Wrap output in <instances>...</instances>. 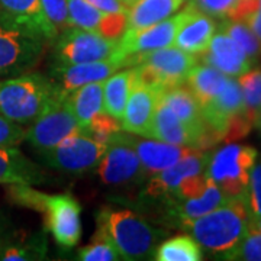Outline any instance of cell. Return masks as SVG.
I'll list each match as a JSON object with an SVG mask.
<instances>
[{
    "instance_id": "ffe728a7",
    "label": "cell",
    "mask_w": 261,
    "mask_h": 261,
    "mask_svg": "<svg viewBox=\"0 0 261 261\" xmlns=\"http://www.w3.org/2000/svg\"><path fill=\"white\" fill-rule=\"evenodd\" d=\"M45 173L18 147H0V185H42Z\"/></svg>"
},
{
    "instance_id": "e575fe53",
    "label": "cell",
    "mask_w": 261,
    "mask_h": 261,
    "mask_svg": "<svg viewBox=\"0 0 261 261\" xmlns=\"http://www.w3.org/2000/svg\"><path fill=\"white\" fill-rule=\"evenodd\" d=\"M121 129L122 126L119 125V121L112 118L106 112L97 113L93 119L89 122V125L84 128V130L89 135H92L94 140L102 141V142H108L113 134L119 132Z\"/></svg>"
},
{
    "instance_id": "8992f818",
    "label": "cell",
    "mask_w": 261,
    "mask_h": 261,
    "mask_svg": "<svg viewBox=\"0 0 261 261\" xmlns=\"http://www.w3.org/2000/svg\"><path fill=\"white\" fill-rule=\"evenodd\" d=\"M68 94L58 89L47 108L35 121L31 122V126L27 129L25 141L38 154L45 152L68 135L83 129L75 119Z\"/></svg>"
},
{
    "instance_id": "d6a6232c",
    "label": "cell",
    "mask_w": 261,
    "mask_h": 261,
    "mask_svg": "<svg viewBox=\"0 0 261 261\" xmlns=\"http://www.w3.org/2000/svg\"><path fill=\"white\" fill-rule=\"evenodd\" d=\"M238 83L243 90L245 109L254 119L255 112L261 108V68H250L240 75Z\"/></svg>"
},
{
    "instance_id": "d4e9b609",
    "label": "cell",
    "mask_w": 261,
    "mask_h": 261,
    "mask_svg": "<svg viewBox=\"0 0 261 261\" xmlns=\"http://www.w3.org/2000/svg\"><path fill=\"white\" fill-rule=\"evenodd\" d=\"M229 75L224 74L222 71L216 70L215 67L207 64H196L192 71L187 75L185 86L195 96L200 108L214 99L225 87Z\"/></svg>"
},
{
    "instance_id": "74e56055",
    "label": "cell",
    "mask_w": 261,
    "mask_h": 261,
    "mask_svg": "<svg viewBox=\"0 0 261 261\" xmlns=\"http://www.w3.org/2000/svg\"><path fill=\"white\" fill-rule=\"evenodd\" d=\"M25 135L27 129L23 125L0 113V147H18L25 141Z\"/></svg>"
},
{
    "instance_id": "8fae6325",
    "label": "cell",
    "mask_w": 261,
    "mask_h": 261,
    "mask_svg": "<svg viewBox=\"0 0 261 261\" xmlns=\"http://www.w3.org/2000/svg\"><path fill=\"white\" fill-rule=\"evenodd\" d=\"M209 159L203 149L192 148L177 163L149 177L140 193L142 206L154 207L173 195L185 178L205 173Z\"/></svg>"
},
{
    "instance_id": "4fadbf2b",
    "label": "cell",
    "mask_w": 261,
    "mask_h": 261,
    "mask_svg": "<svg viewBox=\"0 0 261 261\" xmlns=\"http://www.w3.org/2000/svg\"><path fill=\"white\" fill-rule=\"evenodd\" d=\"M82 207L68 193L47 195L41 214L45 216V229L51 232L56 243L63 248L75 247L82 237Z\"/></svg>"
},
{
    "instance_id": "4dcf8cb0",
    "label": "cell",
    "mask_w": 261,
    "mask_h": 261,
    "mask_svg": "<svg viewBox=\"0 0 261 261\" xmlns=\"http://www.w3.org/2000/svg\"><path fill=\"white\" fill-rule=\"evenodd\" d=\"M226 18L244 22L261 41V0H237Z\"/></svg>"
},
{
    "instance_id": "277c9868",
    "label": "cell",
    "mask_w": 261,
    "mask_h": 261,
    "mask_svg": "<svg viewBox=\"0 0 261 261\" xmlns=\"http://www.w3.org/2000/svg\"><path fill=\"white\" fill-rule=\"evenodd\" d=\"M125 64L126 68L132 67L137 82L163 92L185 84L189 73L197 64V57L177 47H166L128 57Z\"/></svg>"
},
{
    "instance_id": "7c38bea8",
    "label": "cell",
    "mask_w": 261,
    "mask_h": 261,
    "mask_svg": "<svg viewBox=\"0 0 261 261\" xmlns=\"http://www.w3.org/2000/svg\"><path fill=\"white\" fill-rule=\"evenodd\" d=\"M190 9L192 6L189 3L186 9L178 12L177 15H171L170 18L164 19L159 23H154L142 29L125 31L121 37V41H118V47L113 53V57L119 58L125 63L128 57L160 49V48L171 47L174 44L178 29L181 28V25L189 16Z\"/></svg>"
},
{
    "instance_id": "7bdbcfd3",
    "label": "cell",
    "mask_w": 261,
    "mask_h": 261,
    "mask_svg": "<svg viewBox=\"0 0 261 261\" xmlns=\"http://www.w3.org/2000/svg\"><path fill=\"white\" fill-rule=\"evenodd\" d=\"M254 224L257 225V228H258V229L261 231V218H258L257 221H254Z\"/></svg>"
},
{
    "instance_id": "9a60e30c",
    "label": "cell",
    "mask_w": 261,
    "mask_h": 261,
    "mask_svg": "<svg viewBox=\"0 0 261 261\" xmlns=\"http://www.w3.org/2000/svg\"><path fill=\"white\" fill-rule=\"evenodd\" d=\"M200 109L206 126L214 135L216 142L224 141L231 121L237 115L247 111L240 83L229 77L221 93L216 94L214 99H211Z\"/></svg>"
},
{
    "instance_id": "ac0fdd59",
    "label": "cell",
    "mask_w": 261,
    "mask_h": 261,
    "mask_svg": "<svg viewBox=\"0 0 261 261\" xmlns=\"http://www.w3.org/2000/svg\"><path fill=\"white\" fill-rule=\"evenodd\" d=\"M200 60L203 64L212 65L229 77L247 73L254 64V61L245 54L243 48L221 29H218L214 35L209 48L203 54H200Z\"/></svg>"
},
{
    "instance_id": "d6986e66",
    "label": "cell",
    "mask_w": 261,
    "mask_h": 261,
    "mask_svg": "<svg viewBox=\"0 0 261 261\" xmlns=\"http://www.w3.org/2000/svg\"><path fill=\"white\" fill-rule=\"evenodd\" d=\"M132 144L137 151V155L144 168V174L148 180L154 174L163 171L164 168L173 166L181 157H185L192 148L180 147L174 144H168L164 141L152 140V138H137L132 137Z\"/></svg>"
},
{
    "instance_id": "5bb4252c",
    "label": "cell",
    "mask_w": 261,
    "mask_h": 261,
    "mask_svg": "<svg viewBox=\"0 0 261 261\" xmlns=\"http://www.w3.org/2000/svg\"><path fill=\"white\" fill-rule=\"evenodd\" d=\"M119 68H125V63L116 58L109 57L106 60L80 63V64H54L51 65L48 77L53 80L60 90L71 93L80 86L93 82H103Z\"/></svg>"
},
{
    "instance_id": "f546056e",
    "label": "cell",
    "mask_w": 261,
    "mask_h": 261,
    "mask_svg": "<svg viewBox=\"0 0 261 261\" xmlns=\"http://www.w3.org/2000/svg\"><path fill=\"white\" fill-rule=\"evenodd\" d=\"M218 29L224 31L225 34H228L229 37L232 38L233 41L243 48L245 54L250 57L254 63L261 56V41L254 35V32L244 22L225 19V20L221 22Z\"/></svg>"
},
{
    "instance_id": "83f0119b",
    "label": "cell",
    "mask_w": 261,
    "mask_h": 261,
    "mask_svg": "<svg viewBox=\"0 0 261 261\" xmlns=\"http://www.w3.org/2000/svg\"><path fill=\"white\" fill-rule=\"evenodd\" d=\"M157 261H199L203 258L202 247L192 235H178L155 248Z\"/></svg>"
},
{
    "instance_id": "4316f807",
    "label": "cell",
    "mask_w": 261,
    "mask_h": 261,
    "mask_svg": "<svg viewBox=\"0 0 261 261\" xmlns=\"http://www.w3.org/2000/svg\"><path fill=\"white\" fill-rule=\"evenodd\" d=\"M103 82L84 84L68 94L75 119L83 129L97 113L103 112Z\"/></svg>"
},
{
    "instance_id": "52a82bcc",
    "label": "cell",
    "mask_w": 261,
    "mask_h": 261,
    "mask_svg": "<svg viewBox=\"0 0 261 261\" xmlns=\"http://www.w3.org/2000/svg\"><path fill=\"white\" fill-rule=\"evenodd\" d=\"M108 142L94 140L84 129L68 135L56 147L38 154L47 167L70 173L82 174L93 170L103 157Z\"/></svg>"
},
{
    "instance_id": "2e32d148",
    "label": "cell",
    "mask_w": 261,
    "mask_h": 261,
    "mask_svg": "<svg viewBox=\"0 0 261 261\" xmlns=\"http://www.w3.org/2000/svg\"><path fill=\"white\" fill-rule=\"evenodd\" d=\"M0 20L25 29L45 44H53L58 31L45 16L41 0H0Z\"/></svg>"
},
{
    "instance_id": "ba28073f",
    "label": "cell",
    "mask_w": 261,
    "mask_h": 261,
    "mask_svg": "<svg viewBox=\"0 0 261 261\" xmlns=\"http://www.w3.org/2000/svg\"><path fill=\"white\" fill-rule=\"evenodd\" d=\"M96 174L106 186H134L147 181L144 168L132 144V135L113 134L103 157L96 166Z\"/></svg>"
},
{
    "instance_id": "7402d4cb",
    "label": "cell",
    "mask_w": 261,
    "mask_h": 261,
    "mask_svg": "<svg viewBox=\"0 0 261 261\" xmlns=\"http://www.w3.org/2000/svg\"><path fill=\"white\" fill-rule=\"evenodd\" d=\"M47 252L45 228L31 233L0 231V260H44Z\"/></svg>"
},
{
    "instance_id": "8d00e7d4",
    "label": "cell",
    "mask_w": 261,
    "mask_h": 261,
    "mask_svg": "<svg viewBox=\"0 0 261 261\" xmlns=\"http://www.w3.org/2000/svg\"><path fill=\"white\" fill-rule=\"evenodd\" d=\"M41 6L48 20L58 31V34L65 28H70L67 0H41Z\"/></svg>"
},
{
    "instance_id": "44dd1931",
    "label": "cell",
    "mask_w": 261,
    "mask_h": 261,
    "mask_svg": "<svg viewBox=\"0 0 261 261\" xmlns=\"http://www.w3.org/2000/svg\"><path fill=\"white\" fill-rule=\"evenodd\" d=\"M190 6V13L181 28L178 29L173 45L189 54L200 56L209 48V44L216 32V23L212 16L197 10L192 3Z\"/></svg>"
},
{
    "instance_id": "30bf717a",
    "label": "cell",
    "mask_w": 261,
    "mask_h": 261,
    "mask_svg": "<svg viewBox=\"0 0 261 261\" xmlns=\"http://www.w3.org/2000/svg\"><path fill=\"white\" fill-rule=\"evenodd\" d=\"M118 41L108 39L97 32L70 27L58 34L53 42L54 64H80L106 60L113 56Z\"/></svg>"
},
{
    "instance_id": "1f68e13d",
    "label": "cell",
    "mask_w": 261,
    "mask_h": 261,
    "mask_svg": "<svg viewBox=\"0 0 261 261\" xmlns=\"http://www.w3.org/2000/svg\"><path fill=\"white\" fill-rule=\"evenodd\" d=\"M224 260H247L261 261V231L251 219L248 231L241 243L232 251L225 255Z\"/></svg>"
},
{
    "instance_id": "b9f144b4",
    "label": "cell",
    "mask_w": 261,
    "mask_h": 261,
    "mask_svg": "<svg viewBox=\"0 0 261 261\" xmlns=\"http://www.w3.org/2000/svg\"><path fill=\"white\" fill-rule=\"evenodd\" d=\"M121 2L123 5H126V6H130V5H132L134 2H137V0H121Z\"/></svg>"
},
{
    "instance_id": "3957f363",
    "label": "cell",
    "mask_w": 261,
    "mask_h": 261,
    "mask_svg": "<svg viewBox=\"0 0 261 261\" xmlns=\"http://www.w3.org/2000/svg\"><path fill=\"white\" fill-rule=\"evenodd\" d=\"M58 92V87L42 73H22L0 79V113L20 125L39 116Z\"/></svg>"
},
{
    "instance_id": "836d02e7",
    "label": "cell",
    "mask_w": 261,
    "mask_h": 261,
    "mask_svg": "<svg viewBox=\"0 0 261 261\" xmlns=\"http://www.w3.org/2000/svg\"><path fill=\"white\" fill-rule=\"evenodd\" d=\"M77 258L83 261H116L121 260V255L105 237L94 233L92 243L79 250Z\"/></svg>"
},
{
    "instance_id": "484cf974",
    "label": "cell",
    "mask_w": 261,
    "mask_h": 261,
    "mask_svg": "<svg viewBox=\"0 0 261 261\" xmlns=\"http://www.w3.org/2000/svg\"><path fill=\"white\" fill-rule=\"evenodd\" d=\"M134 83V70L128 67L119 73H113L103 82V112L121 121L125 105Z\"/></svg>"
},
{
    "instance_id": "d590c367",
    "label": "cell",
    "mask_w": 261,
    "mask_h": 261,
    "mask_svg": "<svg viewBox=\"0 0 261 261\" xmlns=\"http://www.w3.org/2000/svg\"><path fill=\"white\" fill-rule=\"evenodd\" d=\"M245 202L252 221L261 218V163H255L250 173V183L245 193Z\"/></svg>"
},
{
    "instance_id": "5b68a950",
    "label": "cell",
    "mask_w": 261,
    "mask_h": 261,
    "mask_svg": "<svg viewBox=\"0 0 261 261\" xmlns=\"http://www.w3.org/2000/svg\"><path fill=\"white\" fill-rule=\"evenodd\" d=\"M257 159L258 152L254 147L228 144L209 159L206 173L226 197H244L250 183L251 168Z\"/></svg>"
},
{
    "instance_id": "ab89813d",
    "label": "cell",
    "mask_w": 261,
    "mask_h": 261,
    "mask_svg": "<svg viewBox=\"0 0 261 261\" xmlns=\"http://www.w3.org/2000/svg\"><path fill=\"white\" fill-rule=\"evenodd\" d=\"M94 8L109 12V13H125L128 10V6L123 5L121 0H87Z\"/></svg>"
},
{
    "instance_id": "f35d334b",
    "label": "cell",
    "mask_w": 261,
    "mask_h": 261,
    "mask_svg": "<svg viewBox=\"0 0 261 261\" xmlns=\"http://www.w3.org/2000/svg\"><path fill=\"white\" fill-rule=\"evenodd\" d=\"M237 0H190L196 9L214 18H225Z\"/></svg>"
},
{
    "instance_id": "9c48e42d",
    "label": "cell",
    "mask_w": 261,
    "mask_h": 261,
    "mask_svg": "<svg viewBox=\"0 0 261 261\" xmlns=\"http://www.w3.org/2000/svg\"><path fill=\"white\" fill-rule=\"evenodd\" d=\"M45 45L34 34L0 20V79L32 70L39 63Z\"/></svg>"
},
{
    "instance_id": "6da1fadb",
    "label": "cell",
    "mask_w": 261,
    "mask_h": 261,
    "mask_svg": "<svg viewBox=\"0 0 261 261\" xmlns=\"http://www.w3.org/2000/svg\"><path fill=\"white\" fill-rule=\"evenodd\" d=\"M96 233L112 244L121 260L128 261L154 258L157 245L167 233L140 214L119 206H102L96 215Z\"/></svg>"
},
{
    "instance_id": "cb8c5ba5",
    "label": "cell",
    "mask_w": 261,
    "mask_h": 261,
    "mask_svg": "<svg viewBox=\"0 0 261 261\" xmlns=\"http://www.w3.org/2000/svg\"><path fill=\"white\" fill-rule=\"evenodd\" d=\"M186 0H137L126 10V29H142L174 15Z\"/></svg>"
},
{
    "instance_id": "e0dca14e",
    "label": "cell",
    "mask_w": 261,
    "mask_h": 261,
    "mask_svg": "<svg viewBox=\"0 0 261 261\" xmlns=\"http://www.w3.org/2000/svg\"><path fill=\"white\" fill-rule=\"evenodd\" d=\"M159 93L157 90L137 82L134 77V83L122 115V129L147 138L157 109Z\"/></svg>"
},
{
    "instance_id": "60d3db41",
    "label": "cell",
    "mask_w": 261,
    "mask_h": 261,
    "mask_svg": "<svg viewBox=\"0 0 261 261\" xmlns=\"http://www.w3.org/2000/svg\"><path fill=\"white\" fill-rule=\"evenodd\" d=\"M254 123H255V125H257V126L261 129V108L257 111V112H255V116H254Z\"/></svg>"
},
{
    "instance_id": "603a6c76",
    "label": "cell",
    "mask_w": 261,
    "mask_h": 261,
    "mask_svg": "<svg viewBox=\"0 0 261 261\" xmlns=\"http://www.w3.org/2000/svg\"><path fill=\"white\" fill-rule=\"evenodd\" d=\"M147 138L164 141L180 147L199 149V141L195 134L160 100L157 103V109L154 113Z\"/></svg>"
},
{
    "instance_id": "7a4b0ae2",
    "label": "cell",
    "mask_w": 261,
    "mask_h": 261,
    "mask_svg": "<svg viewBox=\"0 0 261 261\" xmlns=\"http://www.w3.org/2000/svg\"><path fill=\"white\" fill-rule=\"evenodd\" d=\"M250 224L251 215L244 196L229 199L212 212L187 222L181 229L190 232L200 247L219 258H225L241 243Z\"/></svg>"
},
{
    "instance_id": "f1b7e54d",
    "label": "cell",
    "mask_w": 261,
    "mask_h": 261,
    "mask_svg": "<svg viewBox=\"0 0 261 261\" xmlns=\"http://www.w3.org/2000/svg\"><path fill=\"white\" fill-rule=\"evenodd\" d=\"M70 27L99 32L100 23L108 12L94 8L87 0H67Z\"/></svg>"
}]
</instances>
